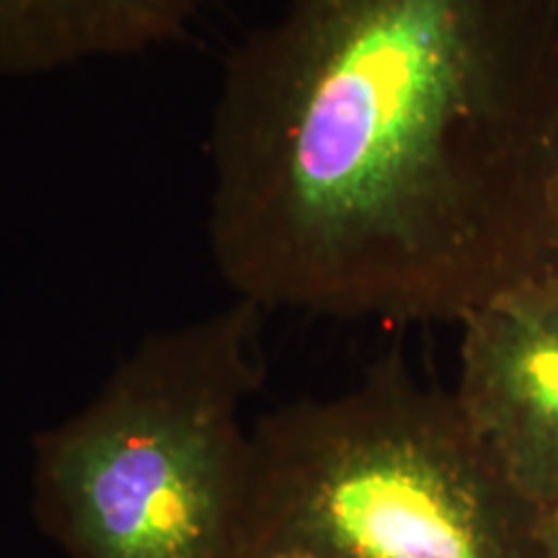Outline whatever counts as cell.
Returning <instances> with one entry per match:
<instances>
[{
    "instance_id": "1",
    "label": "cell",
    "mask_w": 558,
    "mask_h": 558,
    "mask_svg": "<svg viewBox=\"0 0 558 558\" xmlns=\"http://www.w3.org/2000/svg\"><path fill=\"white\" fill-rule=\"evenodd\" d=\"M207 153L235 298L460 324L548 269L558 0H284L228 54Z\"/></svg>"
},
{
    "instance_id": "2",
    "label": "cell",
    "mask_w": 558,
    "mask_h": 558,
    "mask_svg": "<svg viewBox=\"0 0 558 558\" xmlns=\"http://www.w3.org/2000/svg\"><path fill=\"white\" fill-rule=\"evenodd\" d=\"M262 308L145 337L75 414L32 437V509L68 558H246Z\"/></svg>"
},
{
    "instance_id": "3",
    "label": "cell",
    "mask_w": 558,
    "mask_h": 558,
    "mask_svg": "<svg viewBox=\"0 0 558 558\" xmlns=\"http://www.w3.org/2000/svg\"><path fill=\"white\" fill-rule=\"evenodd\" d=\"M246 558H541L538 509L399 354L251 427Z\"/></svg>"
},
{
    "instance_id": "4",
    "label": "cell",
    "mask_w": 558,
    "mask_h": 558,
    "mask_svg": "<svg viewBox=\"0 0 558 558\" xmlns=\"http://www.w3.org/2000/svg\"><path fill=\"white\" fill-rule=\"evenodd\" d=\"M452 390L505 478L535 509L558 499V271L514 284L460 320Z\"/></svg>"
},
{
    "instance_id": "5",
    "label": "cell",
    "mask_w": 558,
    "mask_h": 558,
    "mask_svg": "<svg viewBox=\"0 0 558 558\" xmlns=\"http://www.w3.org/2000/svg\"><path fill=\"white\" fill-rule=\"evenodd\" d=\"M205 0H0V78H32L177 41Z\"/></svg>"
},
{
    "instance_id": "6",
    "label": "cell",
    "mask_w": 558,
    "mask_h": 558,
    "mask_svg": "<svg viewBox=\"0 0 558 558\" xmlns=\"http://www.w3.org/2000/svg\"><path fill=\"white\" fill-rule=\"evenodd\" d=\"M538 546L541 558H558V499L538 509Z\"/></svg>"
},
{
    "instance_id": "7",
    "label": "cell",
    "mask_w": 558,
    "mask_h": 558,
    "mask_svg": "<svg viewBox=\"0 0 558 558\" xmlns=\"http://www.w3.org/2000/svg\"><path fill=\"white\" fill-rule=\"evenodd\" d=\"M548 269L558 271V160L554 181H550V205H548Z\"/></svg>"
},
{
    "instance_id": "8",
    "label": "cell",
    "mask_w": 558,
    "mask_h": 558,
    "mask_svg": "<svg viewBox=\"0 0 558 558\" xmlns=\"http://www.w3.org/2000/svg\"><path fill=\"white\" fill-rule=\"evenodd\" d=\"M277 558H292V556H277Z\"/></svg>"
}]
</instances>
